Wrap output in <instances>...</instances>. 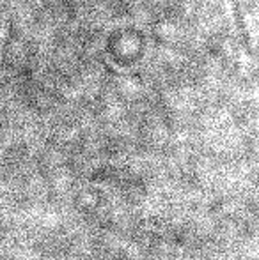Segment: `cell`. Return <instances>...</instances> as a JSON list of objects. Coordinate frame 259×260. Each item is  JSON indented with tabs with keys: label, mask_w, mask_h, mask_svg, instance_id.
<instances>
[{
	"label": "cell",
	"mask_w": 259,
	"mask_h": 260,
	"mask_svg": "<svg viewBox=\"0 0 259 260\" xmlns=\"http://www.w3.org/2000/svg\"><path fill=\"white\" fill-rule=\"evenodd\" d=\"M231 4V13H233V21H235L236 34H238L240 41L245 48H249V32H247L245 18H243L242 11V0H229Z\"/></svg>",
	"instance_id": "cell-1"
}]
</instances>
